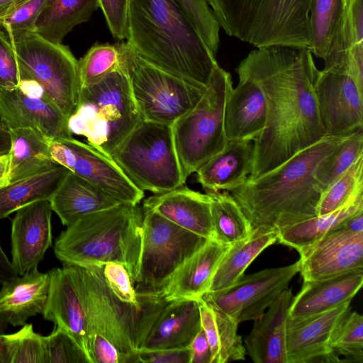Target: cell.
<instances>
[{
  "label": "cell",
  "mask_w": 363,
  "mask_h": 363,
  "mask_svg": "<svg viewBox=\"0 0 363 363\" xmlns=\"http://www.w3.org/2000/svg\"><path fill=\"white\" fill-rule=\"evenodd\" d=\"M261 89L267 119L253 140L247 179H255L326 136L315 86L319 69L308 48H256L235 69Z\"/></svg>",
  "instance_id": "1"
},
{
  "label": "cell",
  "mask_w": 363,
  "mask_h": 363,
  "mask_svg": "<svg viewBox=\"0 0 363 363\" xmlns=\"http://www.w3.org/2000/svg\"><path fill=\"white\" fill-rule=\"evenodd\" d=\"M351 135H326L276 168L255 179H247L229 191L252 230L277 233L316 216L323 191L315 171Z\"/></svg>",
  "instance_id": "2"
},
{
  "label": "cell",
  "mask_w": 363,
  "mask_h": 363,
  "mask_svg": "<svg viewBox=\"0 0 363 363\" xmlns=\"http://www.w3.org/2000/svg\"><path fill=\"white\" fill-rule=\"evenodd\" d=\"M127 44L143 59L207 86L218 65L177 0H130Z\"/></svg>",
  "instance_id": "3"
},
{
  "label": "cell",
  "mask_w": 363,
  "mask_h": 363,
  "mask_svg": "<svg viewBox=\"0 0 363 363\" xmlns=\"http://www.w3.org/2000/svg\"><path fill=\"white\" fill-rule=\"evenodd\" d=\"M143 208L120 203L81 217L57 238L54 252L63 264L125 266L135 284L143 238Z\"/></svg>",
  "instance_id": "4"
},
{
  "label": "cell",
  "mask_w": 363,
  "mask_h": 363,
  "mask_svg": "<svg viewBox=\"0 0 363 363\" xmlns=\"http://www.w3.org/2000/svg\"><path fill=\"white\" fill-rule=\"evenodd\" d=\"M66 267L82 303L86 320L88 345L104 335L132 363H138L140 350L154 322L169 301L150 294L140 307L121 301L108 286L100 266Z\"/></svg>",
  "instance_id": "5"
},
{
  "label": "cell",
  "mask_w": 363,
  "mask_h": 363,
  "mask_svg": "<svg viewBox=\"0 0 363 363\" xmlns=\"http://www.w3.org/2000/svg\"><path fill=\"white\" fill-rule=\"evenodd\" d=\"M220 28L255 48H308L311 0H206Z\"/></svg>",
  "instance_id": "6"
},
{
  "label": "cell",
  "mask_w": 363,
  "mask_h": 363,
  "mask_svg": "<svg viewBox=\"0 0 363 363\" xmlns=\"http://www.w3.org/2000/svg\"><path fill=\"white\" fill-rule=\"evenodd\" d=\"M141 121L123 65L99 83L79 89L67 125L72 135L85 137L89 145L111 158Z\"/></svg>",
  "instance_id": "7"
},
{
  "label": "cell",
  "mask_w": 363,
  "mask_h": 363,
  "mask_svg": "<svg viewBox=\"0 0 363 363\" xmlns=\"http://www.w3.org/2000/svg\"><path fill=\"white\" fill-rule=\"evenodd\" d=\"M111 158L140 190L162 194L186 182L171 125L141 121Z\"/></svg>",
  "instance_id": "8"
},
{
  "label": "cell",
  "mask_w": 363,
  "mask_h": 363,
  "mask_svg": "<svg viewBox=\"0 0 363 363\" xmlns=\"http://www.w3.org/2000/svg\"><path fill=\"white\" fill-rule=\"evenodd\" d=\"M232 88L230 73L218 65L200 101L172 125L177 154L186 179L226 145L224 113Z\"/></svg>",
  "instance_id": "9"
},
{
  "label": "cell",
  "mask_w": 363,
  "mask_h": 363,
  "mask_svg": "<svg viewBox=\"0 0 363 363\" xmlns=\"http://www.w3.org/2000/svg\"><path fill=\"white\" fill-rule=\"evenodd\" d=\"M133 99L143 121L172 125L200 101L207 86L166 72L117 43Z\"/></svg>",
  "instance_id": "10"
},
{
  "label": "cell",
  "mask_w": 363,
  "mask_h": 363,
  "mask_svg": "<svg viewBox=\"0 0 363 363\" xmlns=\"http://www.w3.org/2000/svg\"><path fill=\"white\" fill-rule=\"evenodd\" d=\"M16 55L21 79L38 84L68 118L79 99L78 60L69 48L47 41L33 31L6 33Z\"/></svg>",
  "instance_id": "11"
},
{
  "label": "cell",
  "mask_w": 363,
  "mask_h": 363,
  "mask_svg": "<svg viewBox=\"0 0 363 363\" xmlns=\"http://www.w3.org/2000/svg\"><path fill=\"white\" fill-rule=\"evenodd\" d=\"M142 208V249L135 289L138 294H160L180 266L208 240Z\"/></svg>",
  "instance_id": "12"
},
{
  "label": "cell",
  "mask_w": 363,
  "mask_h": 363,
  "mask_svg": "<svg viewBox=\"0 0 363 363\" xmlns=\"http://www.w3.org/2000/svg\"><path fill=\"white\" fill-rule=\"evenodd\" d=\"M52 160L123 203L138 205L144 191L138 189L113 160L73 137L50 142Z\"/></svg>",
  "instance_id": "13"
},
{
  "label": "cell",
  "mask_w": 363,
  "mask_h": 363,
  "mask_svg": "<svg viewBox=\"0 0 363 363\" xmlns=\"http://www.w3.org/2000/svg\"><path fill=\"white\" fill-rule=\"evenodd\" d=\"M298 262L242 275L223 290L206 293L202 298L238 323L260 317L298 272Z\"/></svg>",
  "instance_id": "14"
},
{
  "label": "cell",
  "mask_w": 363,
  "mask_h": 363,
  "mask_svg": "<svg viewBox=\"0 0 363 363\" xmlns=\"http://www.w3.org/2000/svg\"><path fill=\"white\" fill-rule=\"evenodd\" d=\"M351 301L323 313L287 319V363L336 362L333 345L340 328L351 311Z\"/></svg>",
  "instance_id": "15"
},
{
  "label": "cell",
  "mask_w": 363,
  "mask_h": 363,
  "mask_svg": "<svg viewBox=\"0 0 363 363\" xmlns=\"http://www.w3.org/2000/svg\"><path fill=\"white\" fill-rule=\"evenodd\" d=\"M0 114L6 128L32 127L50 140L72 137L68 119L30 79H21L16 89L0 92Z\"/></svg>",
  "instance_id": "16"
},
{
  "label": "cell",
  "mask_w": 363,
  "mask_h": 363,
  "mask_svg": "<svg viewBox=\"0 0 363 363\" xmlns=\"http://www.w3.org/2000/svg\"><path fill=\"white\" fill-rule=\"evenodd\" d=\"M315 91L327 136L363 130V90L350 76L320 70Z\"/></svg>",
  "instance_id": "17"
},
{
  "label": "cell",
  "mask_w": 363,
  "mask_h": 363,
  "mask_svg": "<svg viewBox=\"0 0 363 363\" xmlns=\"http://www.w3.org/2000/svg\"><path fill=\"white\" fill-rule=\"evenodd\" d=\"M303 281H316L363 268V232L335 228L298 252Z\"/></svg>",
  "instance_id": "18"
},
{
  "label": "cell",
  "mask_w": 363,
  "mask_h": 363,
  "mask_svg": "<svg viewBox=\"0 0 363 363\" xmlns=\"http://www.w3.org/2000/svg\"><path fill=\"white\" fill-rule=\"evenodd\" d=\"M52 207L40 200L17 210L11 223L12 264L19 276L38 267L52 245Z\"/></svg>",
  "instance_id": "19"
},
{
  "label": "cell",
  "mask_w": 363,
  "mask_h": 363,
  "mask_svg": "<svg viewBox=\"0 0 363 363\" xmlns=\"http://www.w3.org/2000/svg\"><path fill=\"white\" fill-rule=\"evenodd\" d=\"M143 208L151 209L174 224L206 239L215 238L211 199L207 193L184 185L145 199Z\"/></svg>",
  "instance_id": "20"
},
{
  "label": "cell",
  "mask_w": 363,
  "mask_h": 363,
  "mask_svg": "<svg viewBox=\"0 0 363 363\" xmlns=\"http://www.w3.org/2000/svg\"><path fill=\"white\" fill-rule=\"evenodd\" d=\"M286 289L260 317L243 342L246 352L255 363H287L286 325L293 301Z\"/></svg>",
  "instance_id": "21"
},
{
  "label": "cell",
  "mask_w": 363,
  "mask_h": 363,
  "mask_svg": "<svg viewBox=\"0 0 363 363\" xmlns=\"http://www.w3.org/2000/svg\"><path fill=\"white\" fill-rule=\"evenodd\" d=\"M201 329L196 299L169 301L154 322L140 350L189 347Z\"/></svg>",
  "instance_id": "22"
},
{
  "label": "cell",
  "mask_w": 363,
  "mask_h": 363,
  "mask_svg": "<svg viewBox=\"0 0 363 363\" xmlns=\"http://www.w3.org/2000/svg\"><path fill=\"white\" fill-rule=\"evenodd\" d=\"M239 82L227 97L224 129L228 140L253 141L263 130L267 107L261 89L252 80L238 77Z\"/></svg>",
  "instance_id": "23"
},
{
  "label": "cell",
  "mask_w": 363,
  "mask_h": 363,
  "mask_svg": "<svg viewBox=\"0 0 363 363\" xmlns=\"http://www.w3.org/2000/svg\"><path fill=\"white\" fill-rule=\"evenodd\" d=\"M363 284V268L316 281H303L294 296L289 317L302 318L316 315L352 301Z\"/></svg>",
  "instance_id": "24"
},
{
  "label": "cell",
  "mask_w": 363,
  "mask_h": 363,
  "mask_svg": "<svg viewBox=\"0 0 363 363\" xmlns=\"http://www.w3.org/2000/svg\"><path fill=\"white\" fill-rule=\"evenodd\" d=\"M48 272L50 288L43 318L71 335L91 359L86 315L69 273L64 265Z\"/></svg>",
  "instance_id": "25"
},
{
  "label": "cell",
  "mask_w": 363,
  "mask_h": 363,
  "mask_svg": "<svg viewBox=\"0 0 363 363\" xmlns=\"http://www.w3.org/2000/svg\"><path fill=\"white\" fill-rule=\"evenodd\" d=\"M229 247L216 238L208 240L180 266L160 294L167 301L202 297Z\"/></svg>",
  "instance_id": "26"
},
{
  "label": "cell",
  "mask_w": 363,
  "mask_h": 363,
  "mask_svg": "<svg viewBox=\"0 0 363 363\" xmlns=\"http://www.w3.org/2000/svg\"><path fill=\"white\" fill-rule=\"evenodd\" d=\"M50 288L49 272L38 267L2 284L0 318L6 324L21 326L28 318L43 314Z\"/></svg>",
  "instance_id": "27"
},
{
  "label": "cell",
  "mask_w": 363,
  "mask_h": 363,
  "mask_svg": "<svg viewBox=\"0 0 363 363\" xmlns=\"http://www.w3.org/2000/svg\"><path fill=\"white\" fill-rule=\"evenodd\" d=\"M347 2L348 0H311L308 49L312 55L333 62L346 59L343 40Z\"/></svg>",
  "instance_id": "28"
},
{
  "label": "cell",
  "mask_w": 363,
  "mask_h": 363,
  "mask_svg": "<svg viewBox=\"0 0 363 363\" xmlns=\"http://www.w3.org/2000/svg\"><path fill=\"white\" fill-rule=\"evenodd\" d=\"M252 162V141L228 140L222 151L197 169V182L206 191H230L246 182Z\"/></svg>",
  "instance_id": "29"
},
{
  "label": "cell",
  "mask_w": 363,
  "mask_h": 363,
  "mask_svg": "<svg viewBox=\"0 0 363 363\" xmlns=\"http://www.w3.org/2000/svg\"><path fill=\"white\" fill-rule=\"evenodd\" d=\"M50 201L52 211L66 226L87 214L123 203L70 171Z\"/></svg>",
  "instance_id": "30"
},
{
  "label": "cell",
  "mask_w": 363,
  "mask_h": 363,
  "mask_svg": "<svg viewBox=\"0 0 363 363\" xmlns=\"http://www.w3.org/2000/svg\"><path fill=\"white\" fill-rule=\"evenodd\" d=\"M11 135L9 183L46 172L60 164L50 153V140L29 126L7 128Z\"/></svg>",
  "instance_id": "31"
},
{
  "label": "cell",
  "mask_w": 363,
  "mask_h": 363,
  "mask_svg": "<svg viewBox=\"0 0 363 363\" xmlns=\"http://www.w3.org/2000/svg\"><path fill=\"white\" fill-rule=\"evenodd\" d=\"M196 300L201 328L211 348V363L245 360L246 350L242 336L238 334L239 323L202 297Z\"/></svg>",
  "instance_id": "32"
},
{
  "label": "cell",
  "mask_w": 363,
  "mask_h": 363,
  "mask_svg": "<svg viewBox=\"0 0 363 363\" xmlns=\"http://www.w3.org/2000/svg\"><path fill=\"white\" fill-rule=\"evenodd\" d=\"M99 8V0H48L33 31L44 40L62 44L77 25L88 21Z\"/></svg>",
  "instance_id": "33"
},
{
  "label": "cell",
  "mask_w": 363,
  "mask_h": 363,
  "mask_svg": "<svg viewBox=\"0 0 363 363\" xmlns=\"http://www.w3.org/2000/svg\"><path fill=\"white\" fill-rule=\"evenodd\" d=\"M277 240V232L255 229L247 238L230 245L216 267L207 293L223 290L234 284L252 261Z\"/></svg>",
  "instance_id": "34"
},
{
  "label": "cell",
  "mask_w": 363,
  "mask_h": 363,
  "mask_svg": "<svg viewBox=\"0 0 363 363\" xmlns=\"http://www.w3.org/2000/svg\"><path fill=\"white\" fill-rule=\"evenodd\" d=\"M360 211H363V191L354 194L342 206L331 213L316 216L279 230L277 240L298 252Z\"/></svg>",
  "instance_id": "35"
},
{
  "label": "cell",
  "mask_w": 363,
  "mask_h": 363,
  "mask_svg": "<svg viewBox=\"0 0 363 363\" xmlns=\"http://www.w3.org/2000/svg\"><path fill=\"white\" fill-rule=\"evenodd\" d=\"M69 171L66 167L59 165L1 189L0 219L33 202L50 200Z\"/></svg>",
  "instance_id": "36"
},
{
  "label": "cell",
  "mask_w": 363,
  "mask_h": 363,
  "mask_svg": "<svg viewBox=\"0 0 363 363\" xmlns=\"http://www.w3.org/2000/svg\"><path fill=\"white\" fill-rule=\"evenodd\" d=\"M215 238L231 245L250 235L252 228L240 206L228 191H206Z\"/></svg>",
  "instance_id": "37"
},
{
  "label": "cell",
  "mask_w": 363,
  "mask_h": 363,
  "mask_svg": "<svg viewBox=\"0 0 363 363\" xmlns=\"http://www.w3.org/2000/svg\"><path fill=\"white\" fill-rule=\"evenodd\" d=\"M122 67V55L118 44L94 45L78 60L79 89L99 83L107 75Z\"/></svg>",
  "instance_id": "38"
},
{
  "label": "cell",
  "mask_w": 363,
  "mask_h": 363,
  "mask_svg": "<svg viewBox=\"0 0 363 363\" xmlns=\"http://www.w3.org/2000/svg\"><path fill=\"white\" fill-rule=\"evenodd\" d=\"M362 155L363 130L352 134L318 165L315 177L323 192Z\"/></svg>",
  "instance_id": "39"
},
{
  "label": "cell",
  "mask_w": 363,
  "mask_h": 363,
  "mask_svg": "<svg viewBox=\"0 0 363 363\" xmlns=\"http://www.w3.org/2000/svg\"><path fill=\"white\" fill-rule=\"evenodd\" d=\"M363 191V155L322 193L317 216L331 213Z\"/></svg>",
  "instance_id": "40"
},
{
  "label": "cell",
  "mask_w": 363,
  "mask_h": 363,
  "mask_svg": "<svg viewBox=\"0 0 363 363\" xmlns=\"http://www.w3.org/2000/svg\"><path fill=\"white\" fill-rule=\"evenodd\" d=\"M2 337L9 363H45V336L35 333L32 324Z\"/></svg>",
  "instance_id": "41"
},
{
  "label": "cell",
  "mask_w": 363,
  "mask_h": 363,
  "mask_svg": "<svg viewBox=\"0 0 363 363\" xmlns=\"http://www.w3.org/2000/svg\"><path fill=\"white\" fill-rule=\"evenodd\" d=\"M336 362H363V317L351 312L342 323L333 345Z\"/></svg>",
  "instance_id": "42"
},
{
  "label": "cell",
  "mask_w": 363,
  "mask_h": 363,
  "mask_svg": "<svg viewBox=\"0 0 363 363\" xmlns=\"http://www.w3.org/2000/svg\"><path fill=\"white\" fill-rule=\"evenodd\" d=\"M187 13L203 43L216 55L220 27L206 0H177Z\"/></svg>",
  "instance_id": "43"
},
{
  "label": "cell",
  "mask_w": 363,
  "mask_h": 363,
  "mask_svg": "<svg viewBox=\"0 0 363 363\" xmlns=\"http://www.w3.org/2000/svg\"><path fill=\"white\" fill-rule=\"evenodd\" d=\"M45 363H92L74 337L59 326L45 336Z\"/></svg>",
  "instance_id": "44"
},
{
  "label": "cell",
  "mask_w": 363,
  "mask_h": 363,
  "mask_svg": "<svg viewBox=\"0 0 363 363\" xmlns=\"http://www.w3.org/2000/svg\"><path fill=\"white\" fill-rule=\"evenodd\" d=\"M100 267L108 286L118 299L130 305L142 306L150 294L136 293L135 286L124 265L109 262Z\"/></svg>",
  "instance_id": "45"
},
{
  "label": "cell",
  "mask_w": 363,
  "mask_h": 363,
  "mask_svg": "<svg viewBox=\"0 0 363 363\" xmlns=\"http://www.w3.org/2000/svg\"><path fill=\"white\" fill-rule=\"evenodd\" d=\"M48 0H25L0 19L6 33L31 30Z\"/></svg>",
  "instance_id": "46"
},
{
  "label": "cell",
  "mask_w": 363,
  "mask_h": 363,
  "mask_svg": "<svg viewBox=\"0 0 363 363\" xmlns=\"http://www.w3.org/2000/svg\"><path fill=\"white\" fill-rule=\"evenodd\" d=\"M21 83L14 49L6 33L0 30V92L13 90Z\"/></svg>",
  "instance_id": "47"
},
{
  "label": "cell",
  "mask_w": 363,
  "mask_h": 363,
  "mask_svg": "<svg viewBox=\"0 0 363 363\" xmlns=\"http://www.w3.org/2000/svg\"><path fill=\"white\" fill-rule=\"evenodd\" d=\"M130 0H99L108 28L115 39H128V14Z\"/></svg>",
  "instance_id": "48"
},
{
  "label": "cell",
  "mask_w": 363,
  "mask_h": 363,
  "mask_svg": "<svg viewBox=\"0 0 363 363\" xmlns=\"http://www.w3.org/2000/svg\"><path fill=\"white\" fill-rule=\"evenodd\" d=\"M344 42L349 50L363 44V0H348Z\"/></svg>",
  "instance_id": "49"
},
{
  "label": "cell",
  "mask_w": 363,
  "mask_h": 363,
  "mask_svg": "<svg viewBox=\"0 0 363 363\" xmlns=\"http://www.w3.org/2000/svg\"><path fill=\"white\" fill-rule=\"evenodd\" d=\"M138 362L143 363H190V347L183 349L140 350Z\"/></svg>",
  "instance_id": "50"
},
{
  "label": "cell",
  "mask_w": 363,
  "mask_h": 363,
  "mask_svg": "<svg viewBox=\"0 0 363 363\" xmlns=\"http://www.w3.org/2000/svg\"><path fill=\"white\" fill-rule=\"evenodd\" d=\"M189 347L191 350L190 363H211V348L202 328L190 344Z\"/></svg>",
  "instance_id": "51"
},
{
  "label": "cell",
  "mask_w": 363,
  "mask_h": 363,
  "mask_svg": "<svg viewBox=\"0 0 363 363\" xmlns=\"http://www.w3.org/2000/svg\"><path fill=\"white\" fill-rule=\"evenodd\" d=\"M18 276L11 261L9 260L0 245V285Z\"/></svg>",
  "instance_id": "52"
},
{
  "label": "cell",
  "mask_w": 363,
  "mask_h": 363,
  "mask_svg": "<svg viewBox=\"0 0 363 363\" xmlns=\"http://www.w3.org/2000/svg\"><path fill=\"white\" fill-rule=\"evenodd\" d=\"M337 228L354 233L363 232V211H360L345 219Z\"/></svg>",
  "instance_id": "53"
},
{
  "label": "cell",
  "mask_w": 363,
  "mask_h": 363,
  "mask_svg": "<svg viewBox=\"0 0 363 363\" xmlns=\"http://www.w3.org/2000/svg\"><path fill=\"white\" fill-rule=\"evenodd\" d=\"M10 172V154L0 155V189L9 185Z\"/></svg>",
  "instance_id": "54"
},
{
  "label": "cell",
  "mask_w": 363,
  "mask_h": 363,
  "mask_svg": "<svg viewBox=\"0 0 363 363\" xmlns=\"http://www.w3.org/2000/svg\"><path fill=\"white\" fill-rule=\"evenodd\" d=\"M11 147V139L8 128L0 124V155L9 153Z\"/></svg>",
  "instance_id": "55"
},
{
  "label": "cell",
  "mask_w": 363,
  "mask_h": 363,
  "mask_svg": "<svg viewBox=\"0 0 363 363\" xmlns=\"http://www.w3.org/2000/svg\"><path fill=\"white\" fill-rule=\"evenodd\" d=\"M25 0H0V19Z\"/></svg>",
  "instance_id": "56"
},
{
  "label": "cell",
  "mask_w": 363,
  "mask_h": 363,
  "mask_svg": "<svg viewBox=\"0 0 363 363\" xmlns=\"http://www.w3.org/2000/svg\"><path fill=\"white\" fill-rule=\"evenodd\" d=\"M0 363H9L2 335H0Z\"/></svg>",
  "instance_id": "57"
},
{
  "label": "cell",
  "mask_w": 363,
  "mask_h": 363,
  "mask_svg": "<svg viewBox=\"0 0 363 363\" xmlns=\"http://www.w3.org/2000/svg\"><path fill=\"white\" fill-rule=\"evenodd\" d=\"M7 328V324L0 318V335L4 334Z\"/></svg>",
  "instance_id": "58"
},
{
  "label": "cell",
  "mask_w": 363,
  "mask_h": 363,
  "mask_svg": "<svg viewBox=\"0 0 363 363\" xmlns=\"http://www.w3.org/2000/svg\"><path fill=\"white\" fill-rule=\"evenodd\" d=\"M0 124H4V125H5V124H4V121H3V120H2V118H1V114H0Z\"/></svg>",
  "instance_id": "59"
}]
</instances>
